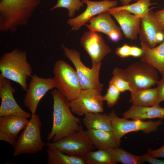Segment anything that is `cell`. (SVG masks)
Here are the masks:
<instances>
[{
    "label": "cell",
    "instance_id": "obj_1",
    "mask_svg": "<svg viewBox=\"0 0 164 164\" xmlns=\"http://www.w3.org/2000/svg\"><path fill=\"white\" fill-rule=\"evenodd\" d=\"M50 94L53 98V122L48 141L56 142L76 132L81 124L80 118L75 116L69 105L70 101L57 90Z\"/></svg>",
    "mask_w": 164,
    "mask_h": 164
},
{
    "label": "cell",
    "instance_id": "obj_2",
    "mask_svg": "<svg viewBox=\"0 0 164 164\" xmlns=\"http://www.w3.org/2000/svg\"><path fill=\"white\" fill-rule=\"evenodd\" d=\"M41 0H1L0 30L15 31L26 26Z\"/></svg>",
    "mask_w": 164,
    "mask_h": 164
},
{
    "label": "cell",
    "instance_id": "obj_3",
    "mask_svg": "<svg viewBox=\"0 0 164 164\" xmlns=\"http://www.w3.org/2000/svg\"><path fill=\"white\" fill-rule=\"evenodd\" d=\"M0 77L18 83L26 91L27 80L32 71L26 51L16 49L4 53L0 58Z\"/></svg>",
    "mask_w": 164,
    "mask_h": 164
},
{
    "label": "cell",
    "instance_id": "obj_4",
    "mask_svg": "<svg viewBox=\"0 0 164 164\" xmlns=\"http://www.w3.org/2000/svg\"><path fill=\"white\" fill-rule=\"evenodd\" d=\"M113 73L128 81L132 91L150 88L159 81L158 70L151 65L141 60L123 69L116 67Z\"/></svg>",
    "mask_w": 164,
    "mask_h": 164
},
{
    "label": "cell",
    "instance_id": "obj_5",
    "mask_svg": "<svg viewBox=\"0 0 164 164\" xmlns=\"http://www.w3.org/2000/svg\"><path fill=\"white\" fill-rule=\"evenodd\" d=\"M53 78L55 88L70 101L77 98L82 89L76 70L63 60L55 63Z\"/></svg>",
    "mask_w": 164,
    "mask_h": 164
},
{
    "label": "cell",
    "instance_id": "obj_6",
    "mask_svg": "<svg viewBox=\"0 0 164 164\" xmlns=\"http://www.w3.org/2000/svg\"><path fill=\"white\" fill-rule=\"evenodd\" d=\"M42 123L38 115H32L23 131L19 135L14 147V156L24 154L36 153L46 145L42 140Z\"/></svg>",
    "mask_w": 164,
    "mask_h": 164
},
{
    "label": "cell",
    "instance_id": "obj_7",
    "mask_svg": "<svg viewBox=\"0 0 164 164\" xmlns=\"http://www.w3.org/2000/svg\"><path fill=\"white\" fill-rule=\"evenodd\" d=\"M62 46L64 55L73 64L82 89H94L101 92L103 85L99 80V72L102 63L92 66L90 69L81 61L80 54L74 49H70L63 45Z\"/></svg>",
    "mask_w": 164,
    "mask_h": 164
},
{
    "label": "cell",
    "instance_id": "obj_8",
    "mask_svg": "<svg viewBox=\"0 0 164 164\" xmlns=\"http://www.w3.org/2000/svg\"><path fill=\"white\" fill-rule=\"evenodd\" d=\"M108 114L111 119L112 132L118 146L121 144L122 138L128 133L141 131L145 134H149L156 131L159 126L163 125L160 119L156 121H144L121 118L117 116L113 110Z\"/></svg>",
    "mask_w": 164,
    "mask_h": 164
},
{
    "label": "cell",
    "instance_id": "obj_9",
    "mask_svg": "<svg viewBox=\"0 0 164 164\" xmlns=\"http://www.w3.org/2000/svg\"><path fill=\"white\" fill-rule=\"evenodd\" d=\"M46 145L54 147L70 155L84 156L95 149L81 124L78 130L74 133L58 141L47 143Z\"/></svg>",
    "mask_w": 164,
    "mask_h": 164
},
{
    "label": "cell",
    "instance_id": "obj_10",
    "mask_svg": "<svg viewBox=\"0 0 164 164\" xmlns=\"http://www.w3.org/2000/svg\"><path fill=\"white\" fill-rule=\"evenodd\" d=\"M103 96L101 92L94 89H83L79 96L70 101L72 112L79 116L88 113H103Z\"/></svg>",
    "mask_w": 164,
    "mask_h": 164
},
{
    "label": "cell",
    "instance_id": "obj_11",
    "mask_svg": "<svg viewBox=\"0 0 164 164\" xmlns=\"http://www.w3.org/2000/svg\"><path fill=\"white\" fill-rule=\"evenodd\" d=\"M31 77L23 103L33 115L41 99L48 91L55 88V85L53 78H42L36 74Z\"/></svg>",
    "mask_w": 164,
    "mask_h": 164
},
{
    "label": "cell",
    "instance_id": "obj_12",
    "mask_svg": "<svg viewBox=\"0 0 164 164\" xmlns=\"http://www.w3.org/2000/svg\"><path fill=\"white\" fill-rule=\"evenodd\" d=\"M80 42L91 59L92 66L101 63L102 60L111 51L102 36L96 32L89 30L85 32Z\"/></svg>",
    "mask_w": 164,
    "mask_h": 164
},
{
    "label": "cell",
    "instance_id": "obj_13",
    "mask_svg": "<svg viewBox=\"0 0 164 164\" xmlns=\"http://www.w3.org/2000/svg\"><path fill=\"white\" fill-rule=\"evenodd\" d=\"M87 5L84 11L74 18L69 19L67 23L72 29L77 31L94 16L108 11L110 9L117 7L118 2L116 0H104L95 1L90 0H81Z\"/></svg>",
    "mask_w": 164,
    "mask_h": 164
},
{
    "label": "cell",
    "instance_id": "obj_14",
    "mask_svg": "<svg viewBox=\"0 0 164 164\" xmlns=\"http://www.w3.org/2000/svg\"><path fill=\"white\" fill-rule=\"evenodd\" d=\"M139 39L151 48L164 39V31L159 25L155 16V12L151 10L147 15L140 19Z\"/></svg>",
    "mask_w": 164,
    "mask_h": 164
},
{
    "label": "cell",
    "instance_id": "obj_15",
    "mask_svg": "<svg viewBox=\"0 0 164 164\" xmlns=\"http://www.w3.org/2000/svg\"><path fill=\"white\" fill-rule=\"evenodd\" d=\"M15 92L10 80L0 77V117L18 115L31 118L32 114L24 110L16 101L13 96Z\"/></svg>",
    "mask_w": 164,
    "mask_h": 164
},
{
    "label": "cell",
    "instance_id": "obj_16",
    "mask_svg": "<svg viewBox=\"0 0 164 164\" xmlns=\"http://www.w3.org/2000/svg\"><path fill=\"white\" fill-rule=\"evenodd\" d=\"M108 12L118 22L126 38L137 39L140 30V18L125 10Z\"/></svg>",
    "mask_w": 164,
    "mask_h": 164
},
{
    "label": "cell",
    "instance_id": "obj_17",
    "mask_svg": "<svg viewBox=\"0 0 164 164\" xmlns=\"http://www.w3.org/2000/svg\"><path fill=\"white\" fill-rule=\"evenodd\" d=\"M143 53L140 57V60L148 63L164 76V41L159 46L151 48L140 43Z\"/></svg>",
    "mask_w": 164,
    "mask_h": 164
},
{
    "label": "cell",
    "instance_id": "obj_18",
    "mask_svg": "<svg viewBox=\"0 0 164 164\" xmlns=\"http://www.w3.org/2000/svg\"><path fill=\"white\" fill-rule=\"evenodd\" d=\"M124 118L143 120L146 119H164V108L159 105L142 107L132 105L123 114Z\"/></svg>",
    "mask_w": 164,
    "mask_h": 164
},
{
    "label": "cell",
    "instance_id": "obj_19",
    "mask_svg": "<svg viewBox=\"0 0 164 164\" xmlns=\"http://www.w3.org/2000/svg\"><path fill=\"white\" fill-rule=\"evenodd\" d=\"M111 15L108 11L103 12L90 19L89 24H86L85 25L90 31L100 32L108 36L114 30H121Z\"/></svg>",
    "mask_w": 164,
    "mask_h": 164
},
{
    "label": "cell",
    "instance_id": "obj_20",
    "mask_svg": "<svg viewBox=\"0 0 164 164\" xmlns=\"http://www.w3.org/2000/svg\"><path fill=\"white\" fill-rule=\"evenodd\" d=\"M85 131L92 145L98 150L119 147L113 132L92 129Z\"/></svg>",
    "mask_w": 164,
    "mask_h": 164
},
{
    "label": "cell",
    "instance_id": "obj_21",
    "mask_svg": "<svg viewBox=\"0 0 164 164\" xmlns=\"http://www.w3.org/2000/svg\"><path fill=\"white\" fill-rule=\"evenodd\" d=\"M29 121L27 118L18 115L0 117V130L16 139L19 132L25 128Z\"/></svg>",
    "mask_w": 164,
    "mask_h": 164
},
{
    "label": "cell",
    "instance_id": "obj_22",
    "mask_svg": "<svg viewBox=\"0 0 164 164\" xmlns=\"http://www.w3.org/2000/svg\"><path fill=\"white\" fill-rule=\"evenodd\" d=\"M84 115L82 122L87 129L112 132L111 119L109 114L102 113H88Z\"/></svg>",
    "mask_w": 164,
    "mask_h": 164
},
{
    "label": "cell",
    "instance_id": "obj_23",
    "mask_svg": "<svg viewBox=\"0 0 164 164\" xmlns=\"http://www.w3.org/2000/svg\"><path fill=\"white\" fill-rule=\"evenodd\" d=\"M46 146L48 164H89L84 156L70 155L52 146Z\"/></svg>",
    "mask_w": 164,
    "mask_h": 164
},
{
    "label": "cell",
    "instance_id": "obj_24",
    "mask_svg": "<svg viewBox=\"0 0 164 164\" xmlns=\"http://www.w3.org/2000/svg\"><path fill=\"white\" fill-rule=\"evenodd\" d=\"M129 102L133 105L149 107L159 105L156 87L133 91L131 92Z\"/></svg>",
    "mask_w": 164,
    "mask_h": 164
},
{
    "label": "cell",
    "instance_id": "obj_25",
    "mask_svg": "<svg viewBox=\"0 0 164 164\" xmlns=\"http://www.w3.org/2000/svg\"><path fill=\"white\" fill-rule=\"evenodd\" d=\"M151 0H139L136 2L127 5L116 7L109 9V11L125 10L140 18L145 16L154 7H149L156 4L151 2Z\"/></svg>",
    "mask_w": 164,
    "mask_h": 164
},
{
    "label": "cell",
    "instance_id": "obj_26",
    "mask_svg": "<svg viewBox=\"0 0 164 164\" xmlns=\"http://www.w3.org/2000/svg\"><path fill=\"white\" fill-rule=\"evenodd\" d=\"M84 156L89 164H116L112 156L111 148L92 151Z\"/></svg>",
    "mask_w": 164,
    "mask_h": 164
},
{
    "label": "cell",
    "instance_id": "obj_27",
    "mask_svg": "<svg viewBox=\"0 0 164 164\" xmlns=\"http://www.w3.org/2000/svg\"><path fill=\"white\" fill-rule=\"evenodd\" d=\"M111 151L116 164L118 162L123 164H140L145 162L142 155H135L118 147L111 148Z\"/></svg>",
    "mask_w": 164,
    "mask_h": 164
},
{
    "label": "cell",
    "instance_id": "obj_28",
    "mask_svg": "<svg viewBox=\"0 0 164 164\" xmlns=\"http://www.w3.org/2000/svg\"><path fill=\"white\" fill-rule=\"evenodd\" d=\"M83 4L81 0H57L56 4L51 9L50 11L60 8H66L68 10L69 17L73 18L76 11L83 6Z\"/></svg>",
    "mask_w": 164,
    "mask_h": 164
},
{
    "label": "cell",
    "instance_id": "obj_29",
    "mask_svg": "<svg viewBox=\"0 0 164 164\" xmlns=\"http://www.w3.org/2000/svg\"><path fill=\"white\" fill-rule=\"evenodd\" d=\"M120 93L111 79L109 82L107 92L103 96V101L107 102L109 108H111L117 104L120 98Z\"/></svg>",
    "mask_w": 164,
    "mask_h": 164
},
{
    "label": "cell",
    "instance_id": "obj_30",
    "mask_svg": "<svg viewBox=\"0 0 164 164\" xmlns=\"http://www.w3.org/2000/svg\"><path fill=\"white\" fill-rule=\"evenodd\" d=\"M113 76L111 80L121 93L124 92L126 91H129L131 92L132 91L128 81L117 74L113 73Z\"/></svg>",
    "mask_w": 164,
    "mask_h": 164
},
{
    "label": "cell",
    "instance_id": "obj_31",
    "mask_svg": "<svg viewBox=\"0 0 164 164\" xmlns=\"http://www.w3.org/2000/svg\"><path fill=\"white\" fill-rule=\"evenodd\" d=\"M131 46L127 43L116 49L115 53L120 58H125L130 56Z\"/></svg>",
    "mask_w": 164,
    "mask_h": 164
},
{
    "label": "cell",
    "instance_id": "obj_32",
    "mask_svg": "<svg viewBox=\"0 0 164 164\" xmlns=\"http://www.w3.org/2000/svg\"><path fill=\"white\" fill-rule=\"evenodd\" d=\"M156 87L158 95V102L159 104L164 101V76L158 81Z\"/></svg>",
    "mask_w": 164,
    "mask_h": 164
},
{
    "label": "cell",
    "instance_id": "obj_33",
    "mask_svg": "<svg viewBox=\"0 0 164 164\" xmlns=\"http://www.w3.org/2000/svg\"><path fill=\"white\" fill-rule=\"evenodd\" d=\"M146 153L156 158H164V144L160 148L155 150L149 148Z\"/></svg>",
    "mask_w": 164,
    "mask_h": 164
},
{
    "label": "cell",
    "instance_id": "obj_34",
    "mask_svg": "<svg viewBox=\"0 0 164 164\" xmlns=\"http://www.w3.org/2000/svg\"><path fill=\"white\" fill-rule=\"evenodd\" d=\"M0 140L7 142L14 147L16 144L17 141L16 138L8 135L1 130H0Z\"/></svg>",
    "mask_w": 164,
    "mask_h": 164
},
{
    "label": "cell",
    "instance_id": "obj_35",
    "mask_svg": "<svg viewBox=\"0 0 164 164\" xmlns=\"http://www.w3.org/2000/svg\"><path fill=\"white\" fill-rule=\"evenodd\" d=\"M141 155L145 162H147L152 164H164V160L157 159L147 153Z\"/></svg>",
    "mask_w": 164,
    "mask_h": 164
},
{
    "label": "cell",
    "instance_id": "obj_36",
    "mask_svg": "<svg viewBox=\"0 0 164 164\" xmlns=\"http://www.w3.org/2000/svg\"><path fill=\"white\" fill-rule=\"evenodd\" d=\"M155 16L161 29L164 31V9L155 12Z\"/></svg>",
    "mask_w": 164,
    "mask_h": 164
},
{
    "label": "cell",
    "instance_id": "obj_37",
    "mask_svg": "<svg viewBox=\"0 0 164 164\" xmlns=\"http://www.w3.org/2000/svg\"><path fill=\"white\" fill-rule=\"evenodd\" d=\"M121 30H115L111 31L108 36L112 41L117 42L121 40L123 37Z\"/></svg>",
    "mask_w": 164,
    "mask_h": 164
},
{
    "label": "cell",
    "instance_id": "obj_38",
    "mask_svg": "<svg viewBox=\"0 0 164 164\" xmlns=\"http://www.w3.org/2000/svg\"><path fill=\"white\" fill-rule=\"evenodd\" d=\"M143 53L142 48L135 46H131L130 56L135 57H140Z\"/></svg>",
    "mask_w": 164,
    "mask_h": 164
},
{
    "label": "cell",
    "instance_id": "obj_39",
    "mask_svg": "<svg viewBox=\"0 0 164 164\" xmlns=\"http://www.w3.org/2000/svg\"><path fill=\"white\" fill-rule=\"evenodd\" d=\"M122 4V5H127L129 4L130 2L133 1L137 2L139 0H118Z\"/></svg>",
    "mask_w": 164,
    "mask_h": 164
}]
</instances>
